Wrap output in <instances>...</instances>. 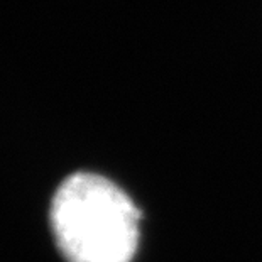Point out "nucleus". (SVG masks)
I'll return each instance as SVG.
<instances>
[{
  "mask_svg": "<svg viewBox=\"0 0 262 262\" xmlns=\"http://www.w3.org/2000/svg\"><path fill=\"white\" fill-rule=\"evenodd\" d=\"M141 213L107 178L76 172L58 188L51 224L68 262H130L139 242Z\"/></svg>",
  "mask_w": 262,
  "mask_h": 262,
  "instance_id": "obj_1",
  "label": "nucleus"
}]
</instances>
